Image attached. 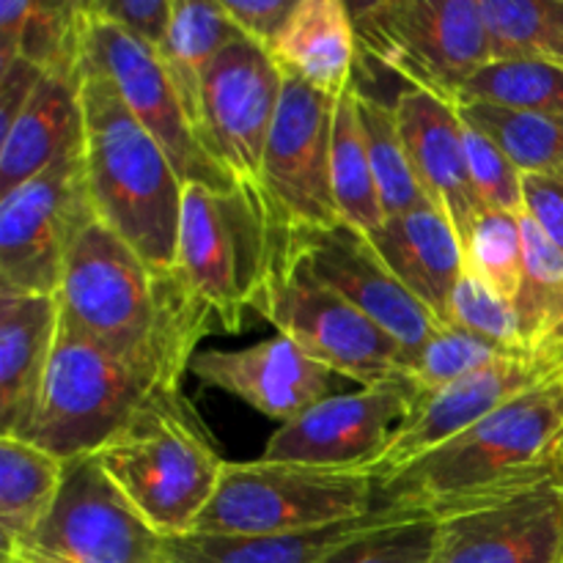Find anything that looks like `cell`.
<instances>
[{"instance_id":"1","label":"cell","mask_w":563,"mask_h":563,"mask_svg":"<svg viewBox=\"0 0 563 563\" xmlns=\"http://www.w3.org/2000/svg\"><path fill=\"white\" fill-rule=\"evenodd\" d=\"M58 302L71 328L174 390L212 324V311L176 269L148 267L97 214L71 240Z\"/></svg>"},{"instance_id":"2","label":"cell","mask_w":563,"mask_h":563,"mask_svg":"<svg viewBox=\"0 0 563 563\" xmlns=\"http://www.w3.org/2000/svg\"><path fill=\"white\" fill-rule=\"evenodd\" d=\"M550 482H563V372L383 484L379 504L440 522Z\"/></svg>"},{"instance_id":"3","label":"cell","mask_w":563,"mask_h":563,"mask_svg":"<svg viewBox=\"0 0 563 563\" xmlns=\"http://www.w3.org/2000/svg\"><path fill=\"white\" fill-rule=\"evenodd\" d=\"M82 168L99 223L148 267L174 273L185 181L165 148L121 99L115 82L82 53Z\"/></svg>"},{"instance_id":"4","label":"cell","mask_w":563,"mask_h":563,"mask_svg":"<svg viewBox=\"0 0 563 563\" xmlns=\"http://www.w3.org/2000/svg\"><path fill=\"white\" fill-rule=\"evenodd\" d=\"M115 487L157 533L185 537L214 498L225 460L179 390H154L97 451Z\"/></svg>"},{"instance_id":"5","label":"cell","mask_w":563,"mask_h":563,"mask_svg":"<svg viewBox=\"0 0 563 563\" xmlns=\"http://www.w3.org/2000/svg\"><path fill=\"white\" fill-rule=\"evenodd\" d=\"M275 218L256 185H185L176 273L225 333H240L275 253Z\"/></svg>"},{"instance_id":"6","label":"cell","mask_w":563,"mask_h":563,"mask_svg":"<svg viewBox=\"0 0 563 563\" xmlns=\"http://www.w3.org/2000/svg\"><path fill=\"white\" fill-rule=\"evenodd\" d=\"M154 390L174 388H163L148 374L121 363L60 317L36 407L20 434L11 438L60 462L97 454Z\"/></svg>"},{"instance_id":"7","label":"cell","mask_w":563,"mask_h":563,"mask_svg":"<svg viewBox=\"0 0 563 563\" xmlns=\"http://www.w3.org/2000/svg\"><path fill=\"white\" fill-rule=\"evenodd\" d=\"M253 313L267 319L278 335L295 341L306 355L333 368L350 383L372 385L410 377V355L361 308L313 278L280 240L275 225V253Z\"/></svg>"},{"instance_id":"8","label":"cell","mask_w":563,"mask_h":563,"mask_svg":"<svg viewBox=\"0 0 563 563\" xmlns=\"http://www.w3.org/2000/svg\"><path fill=\"white\" fill-rule=\"evenodd\" d=\"M379 506V487L361 471L291 462H225L214 498L192 533L264 537L357 520Z\"/></svg>"},{"instance_id":"9","label":"cell","mask_w":563,"mask_h":563,"mask_svg":"<svg viewBox=\"0 0 563 563\" xmlns=\"http://www.w3.org/2000/svg\"><path fill=\"white\" fill-rule=\"evenodd\" d=\"M350 11L361 55L451 104L493 60L478 0H374Z\"/></svg>"},{"instance_id":"10","label":"cell","mask_w":563,"mask_h":563,"mask_svg":"<svg viewBox=\"0 0 563 563\" xmlns=\"http://www.w3.org/2000/svg\"><path fill=\"white\" fill-rule=\"evenodd\" d=\"M16 550L55 563H168L165 537L115 487L97 454L64 462L53 509Z\"/></svg>"},{"instance_id":"11","label":"cell","mask_w":563,"mask_h":563,"mask_svg":"<svg viewBox=\"0 0 563 563\" xmlns=\"http://www.w3.org/2000/svg\"><path fill=\"white\" fill-rule=\"evenodd\" d=\"M91 218L82 152L0 198V291L58 295L71 240Z\"/></svg>"},{"instance_id":"12","label":"cell","mask_w":563,"mask_h":563,"mask_svg":"<svg viewBox=\"0 0 563 563\" xmlns=\"http://www.w3.org/2000/svg\"><path fill=\"white\" fill-rule=\"evenodd\" d=\"M82 53L115 82L126 108L165 148L185 185H203L220 192L234 190V176L207 152L196 126L187 119L185 104L163 60L152 47L132 38L104 16L93 14L88 3H82Z\"/></svg>"},{"instance_id":"13","label":"cell","mask_w":563,"mask_h":563,"mask_svg":"<svg viewBox=\"0 0 563 563\" xmlns=\"http://www.w3.org/2000/svg\"><path fill=\"white\" fill-rule=\"evenodd\" d=\"M335 99L300 77L284 75L258 181L275 223L284 229H333L341 223L330 179Z\"/></svg>"},{"instance_id":"14","label":"cell","mask_w":563,"mask_h":563,"mask_svg":"<svg viewBox=\"0 0 563 563\" xmlns=\"http://www.w3.org/2000/svg\"><path fill=\"white\" fill-rule=\"evenodd\" d=\"M561 372L563 346H553L528 355L500 357L445 388L418 394L410 418L390 438L388 449L366 467V476L383 487L456 434L467 432L511 399Z\"/></svg>"},{"instance_id":"15","label":"cell","mask_w":563,"mask_h":563,"mask_svg":"<svg viewBox=\"0 0 563 563\" xmlns=\"http://www.w3.org/2000/svg\"><path fill=\"white\" fill-rule=\"evenodd\" d=\"M284 69L269 49L247 36L234 38L209 64L201 97V141L236 185L262 181L264 148L275 124Z\"/></svg>"},{"instance_id":"16","label":"cell","mask_w":563,"mask_h":563,"mask_svg":"<svg viewBox=\"0 0 563 563\" xmlns=\"http://www.w3.org/2000/svg\"><path fill=\"white\" fill-rule=\"evenodd\" d=\"M416 399L418 390L410 379L330 396L291 423H284L269 438L262 460L366 473L410 418Z\"/></svg>"},{"instance_id":"17","label":"cell","mask_w":563,"mask_h":563,"mask_svg":"<svg viewBox=\"0 0 563 563\" xmlns=\"http://www.w3.org/2000/svg\"><path fill=\"white\" fill-rule=\"evenodd\" d=\"M280 240L313 278L339 291L344 300L377 322L390 339L399 341L410 361L443 328L423 308V302L416 300L390 273L383 256L374 251L372 240L352 225L339 223L333 229L280 225Z\"/></svg>"},{"instance_id":"18","label":"cell","mask_w":563,"mask_h":563,"mask_svg":"<svg viewBox=\"0 0 563 563\" xmlns=\"http://www.w3.org/2000/svg\"><path fill=\"white\" fill-rule=\"evenodd\" d=\"M190 374L209 388L236 396L262 416L291 423L330 396L344 394L346 377L322 366L286 335H273L245 350H209L196 355Z\"/></svg>"},{"instance_id":"19","label":"cell","mask_w":563,"mask_h":563,"mask_svg":"<svg viewBox=\"0 0 563 563\" xmlns=\"http://www.w3.org/2000/svg\"><path fill=\"white\" fill-rule=\"evenodd\" d=\"M438 563H563V482L440 520Z\"/></svg>"},{"instance_id":"20","label":"cell","mask_w":563,"mask_h":563,"mask_svg":"<svg viewBox=\"0 0 563 563\" xmlns=\"http://www.w3.org/2000/svg\"><path fill=\"white\" fill-rule=\"evenodd\" d=\"M394 110L418 185L427 192L429 203L449 218L460 240L465 242L487 209L473 190L465 152V121L460 119V110L456 104L418 88L399 91Z\"/></svg>"},{"instance_id":"21","label":"cell","mask_w":563,"mask_h":563,"mask_svg":"<svg viewBox=\"0 0 563 563\" xmlns=\"http://www.w3.org/2000/svg\"><path fill=\"white\" fill-rule=\"evenodd\" d=\"M368 240L405 289L445 328L451 297L465 273V251L449 218L427 203L407 214L385 218Z\"/></svg>"},{"instance_id":"22","label":"cell","mask_w":563,"mask_h":563,"mask_svg":"<svg viewBox=\"0 0 563 563\" xmlns=\"http://www.w3.org/2000/svg\"><path fill=\"white\" fill-rule=\"evenodd\" d=\"M82 69L49 71L0 137V198L69 154L82 152Z\"/></svg>"},{"instance_id":"23","label":"cell","mask_w":563,"mask_h":563,"mask_svg":"<svg viewBox=\"0 0 563 563\" xmlns=\"http://www.w3.org/2000/svg\"><path fill=\"white\" fill-rule=\"evenodd\" d=\"M412 517L421 515L405 506L379 504L357 520L306 528V531L264 533V537H212V533L168 537L165 553L168 563H324L363 533Z\"/></svg>"},{"instance_id":"24","label":"cell","mask_w":563,"mask_h":563,"mask_svg":"<svg viewBox=\"0 0 563 563\" xmlns=\"http://www.w3.org/2000/svg\"><path fill=\"white\" fill-rule=\"evenodd\" d=\"M58 322V295L0 291V434H20L31 418Z\"/></svg>"},{"instance_id":"25","label":"cell","mask_w":563,"mask_h":563,"mask_svg":"<svg viewBox=\"0 0 563 563\" xmlns=\"http://www.w3.org/2000/svg\"><path fill=\"white\" fill-rule=\"evenodd\" d=\"M269 55L284 75H295L317 91L339 97L355 80L361 60L350 5L344 0H297Z\"/></svg>"},{"instance_id":"26","label":"cell","mask_w":563,"mask_h":563,"mask_svg":"<svg viewBox=\"0 0 563 563\" xmlns=\"http://www.w3.org/2000/svg\"><path fill=\"white\" fill-rule=\"evenodd\" d=\"M240 36L245 33L234 25L229 11L223 9V0H174L168 38L157 55L198 137H201L203 77L209 64Z\"/></svg>"},{"instance_id":"27","label":"cell","mask_w":563,"mask_h":563,"mask_svg":"<svg viewBox=\"0 0 563 563\" xmlns=\"http://www.w3.org/2000/svg\"><path fill=\"white\" fill-rule=\"evenodd\" d=\"M25 58L38 69H82V3L0 0V69Z\"/></svg>"},{"instance_id":"28","label":"cell","mask_w":563,"mask_h":563,"mask_svg":"<svg viewBox=\"0 0 563 563\" xmlns=\"http://www.w3.org/2000/svg\"><path fill=\"white\" fill-rule=\"evenodd\" d=\"M64 462L11 434H0V537L3 553L27 542L53 509Z\"/></svg>"},{"instance_id":"29","label":"cell","mask_w":563,"mask_h":563,"mask_svg":"<svg viewBox=\"0 0 563 563\" xmlns=\"http://www.w3.org/2000/svg\"><path fill=\"white\" fill-rule=\"evenodd\" d=\"M330 179L341 223L361 234H374L385 223L377 181L368 163L366 137L361 126V91L357 77L335 99L333 143H330Z\"/></svg>"},{"instance_id":"30","label":"cell","mask_w":563,"mask_h":563,"mask_svg":"<svg viewBox=\"0 0 563 563\" xmlns=\"http://www.w3.org/2000/svg\"><path fill=\"white\" fill-rule=\"evenodd\" d=\"M520 223L522 280L515 300L517 324L528 350H553L563 341V253L526 212Z\"/></svg>"},{"instance_id":"31","label":"cell","mask_w":563,"mask_h":563,"mask_svg":"<svg viewBox=\"0 0 563 563\" xmlns=\"http://www.w3.org/2000/svg\"><path fill=\"white\" fill-rule=\"evenodd\" d=\"M460 119L487 135L522 176L563 174V113L460 102Z\"/></svg>"},{"instance_id":"32","label":"cell","mask_w":563,"mask_h":563,"mask_svg":"<svg viewBox=\"0 0 563 563\" xmlns=\"http://www.w3.org/2000/svg\"><path fill=\"white\" fill-rule=\"evenodd\" d=\"M493 60L563 66V0H478Z\"/></svg>"},{"instance_id":"33","label":"cell","mask_w":563,"mask_h":563,"mask_svg":"<svg viewBox=\"0 0 563 563\" xmlns=\"http://www.w3.org/2000/svg\"><path fill=\"white\" fill-rule=\"evenodd\" d=\"M361 126L363 137H366L368 163H372L374 181H377L379 203H383L385 218H396V214H407L418 207H427L429 198L421 190L412 170L407 148L401 143L399 126H396V110L394 102H383V99L372 97L361 88Z\"/></svg>"},{"instance_id":"34","label":"cell","mask_w":563,"mask_h":563,"mask_svg":"<svg viewBox=\"0 0 563 563\" xmlns=\"http://www.w3.org/2000/svg\"><path fill=\"white\" fill-rule=\"evenodd\" d=\"M460 102L563 113V66L548 60H489L465 82Z\"/></svg>"},{"instance_id":"35","label":"cell","mask_w":563,"mask_h":563,"mask_svg":"<svg viewBox=\"0 0 563 563\" xmlns=\"http://www.w3.org/2000/svg\"><path fill=\"white\" fill-rule=\"evenodd\" d=\"M522 214V212H520ZM515 212L487 209L462 242L465 269L504 300L515 302L522 280V223Z\"/></svg>"},{"instance_id":"36","label":"cell","mask_w":563,"mask_h":563,"mask_svg":"<svg viewBox=\"0 0 563 563\" xmlns=\"http://www.w3.org/2000/svg\"><path fill=\"white\" fill-rule=\"evenodd\" d=\"M528 355V352H526ZM511 357L509 352L476 339L460 328H440L432 339L416 352L410 361V383L416 385L418 394H432V390L445 388L489 363Z\"/></svg>"},{"instance_id":"37","label":"cell","mask_w":563,"mask_h":563,"mask_svg":"<svg viewBox=\"0 0 563 563\" xmlns=\"http://www.w3.org/2000/svg\"><path fill=\"white\" fill-rule=\"evenodd\" d=\"M445 328H460L509 355H526L528 350L522 344L520 324H517L515 302L504 300L498 291L489 289L482 278L473 273H462L456 284L454 297H451L449 324Z\"/></svg>"},{"instance_id":"38","label":"cell","mask_w":563,"mask_h":563,"mask_svg":"<svg viewBox=\"0 0 563 563\" xmlns=\"http://www.w3.org/2000/svg\"><path fill=\"white\" fill-rule=\"evenodd\" d=\"M438 520L412 517L363 533L324 563H438Z\"/></svg>"},{"instance_id":"39","label":"cell","mask_w":563,"mask_h":563,"mask_svg":"<svg viewBox=\"0 0 563 563\" xmlns=\"http://www.w3.org/2000/svg\"><path fill=\"white\" fill-rule=\"evenodd\" d=\"M465 152L473 190L484 209L495 212H522V174L487 135L465 124Z\"/></svg>"},{"instance_id":"40","label":"cell","mask_w":563,"mask_h":563,"mask_svg":"<svg viewBox=\"0 0 563 563\" xmlns=\"http://www.w3.org/2000/svg\"><path fill=\"white\" fill-rule=\"evenodd\" d=\"M93 14L119 25L141 44L159 53L168 38L174 0H86Z\"/></svg>"},{"instance_id":"41","label":"cell","mask_w":563,"mask_h":563,"mask_svg":"<svg viewBox=\"0 0 563 563\" xmlns=\"http://www.w3.org/2000/svg\"><path fill=\"white\" fill-rule=\"evenodd\" d=\"M297 0H223V9L251 42L273 49Z\"/></svg>"},{"instance_id":"42","label":"cell","mask_w":563,"mask_h":563,"mask_svg":"<svg viewBox=\"0 0 563 563\" xmlns=\"http://www.w3.org/2000/svg\"><path fill=\"white\" fill-rule=\"evenodd\" d=\"M522 212L563 253V174L522 176Z\"/></svg>"},{"instance_id":"43","label":"cell","mask_w":563,"mask_h":563,"mask_svg":"<svg viewBox=\"0 0 563 563\" xmlns=\"http://www.w3.org/2000/svg\"><path fill=\"white\" fill-rule=\"evenodd\" d=\"M47 71L25 58L0 69V137L11 130Z\"/></svg>"},{"instance_id":"44","label":"cell","mask_w":563,"mask_h":563,"mask_svg":"<svg viewBox=\"0 0 563 563\" xmlns=\"http://www.w3.org/2000/svg\"><path fill=\"white\" fill-rule=\"evenodd\" d=\"M3 563H55V561L42 559V555L25 553V550H14V553H3Z\"/></svg>"},{"instance_id":"45","label":"cell","mask_w":563,"mask_h":563,"mask_svg":"<svg viewBox=\"0 0 563 563\" xmlns=\"http://www.w3.org/2000/svg\"><path fill=\"white\" fill-rule=\"evenodd\" d=\"M559 346H563V341H561V344H559Z\"/></svg>"}]
</instances>
